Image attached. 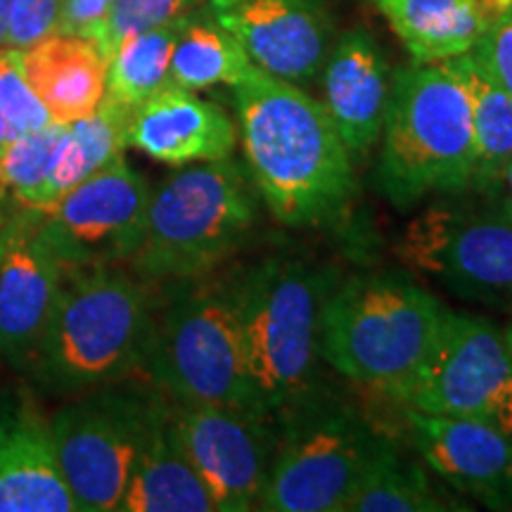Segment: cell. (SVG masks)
Returning a JSON list of instances; mask_svg holds the SVG:
<instances>
[{"label":"cell","instance_id":"cell-38","mask_svg":"<svg viewBox=\"0 0 512 512\" xmlns=\"http://www.w3.org/2000/svg\"><path fill=\"white\" fill-rule=\"evenodd\" d=\"M503 188H505V192H508V202L512 204V159H510V164H508V169H505V176H503Z\"/></svg>","mask_w":512,"mask_h":512},{"label":"cell","instance_id":"cell-7","mask_svg":"<svg viewBox=\"0 0 512 512\" xmlns=\"http://www.w3.org/2000/svg\"><path fill=\"white\" fill-rule=\"evenodd\" d=\"M446 306L411 278L356 275L320 313V358L339 375L389 394L430 351Z\"/></svg>","mask_w":512,"mask_h":512},{"label":"cell","instance_id":"cell-24","mask_svg":"<svg viewBox=\"0 0 512 512\" xmlns=\"http://www.w3.org/2000/svg\"><path fill=\"white\" fill-rule=\"evenodd\" d=\"M470 95L477 164L472 188L501 195L503 176L512 159V95L491 79L470 53L446 60Z\"/></svg>","mask_w":512,"mask_h":512},{"label":"cell","instance_id":"cell-34","mask_svg":"<svg viewBox=\"0 0 512 512\" xmlns=\"http://www.w3.org/2000/svg\"><path fill=\"white\" fill-rule=\"evenodd\" d=\"M477 5L482 8L486 19H489V24L494 22V19L512 12V0H477Z\"/></svg>","mask_w":512,"mask_h":512},{"label":"cell","instance_id":"cell-37","mask_svg":"<svg viewBox=\"0 0 512 512\" xmlns=\"http://www.w3.org/2000/svg\"><path fill=\"white\" fill-rule=\"evenodd\" d=\"M15 136H17L15 128L8 126V124H5L3 119H0V150H3V147L8 145V140H10V138H15Z\"/></svg>","mask_w":512,"mask_h":512},{"label":"cell","instance_id":"cell-5","mask_svg":"<svg viewBox=\"0 0 512 512\" xmlns=\"http://www.w3.org/2000/svg\"><path fill=\"white\" fill-rule=\"evenodd\" d=\"M256 195L230 157L178 166L152 190L143 238L126 268L155 285L216 271L256 223Z\"/></svg>","mask_w":512,"mask_h":512},{"label":"cell","instance_id":"cell-14","mask_svg":"<svg viewBox=\"0 0 512 512\" xmlns=\"http://www.w3.org/2000/svg\"><path fill=\"white\" fill-rule=\"evenodd\" d=\"M64 264L41 233L36 209L19 207L0 245V361L27 375L60 297Z\"/></svg>","mask_w":512,"mask_h":512},{"label":"cell","instance_id":"cell-16","mask_svg":"<svg viewBox=\"0 0 512 512\" xmlns=\"http://www.w3.org/2000/svg\"><path fill=\"white\" fill-rule=\"evenodd\" d=\"M79 512L57 460L50 415L27 384L0 389V512Z\"/></svg>","mask_w":512,"mask_h":512},{"label":"cell","instance_id":"cell-3","mask_svg":"<svg viewBox=\"0 0 512 512\" xmlns=\"http://www.w3.org/2000/svg\"><path fill=\"white\" fill-rule=\"evenodd\" d=\"M375 181L396 207L472 188L477 164L470 95L448 62L399 69L389 83Z\"/></svg>","mask_w":512,"mask_h":512},{"label":"cell","instance_id":"cell-29","mask_svg":"<svg viewBox=\"0 0 512 512\" xmlns=\"http://www.w3.org/2000/svg\"><path fill=\"white\" fill-rule=\"evenodd\" d=\"M197 3L200 0H112L105 15L83 36L91 38L110 62L112 53L126 38L181 19Z\"/></svg>","mask_w":512,"mask_h":512},{"label":"cell","instance_id":"cell-12","mask_svg":"<svg viewBox=\"0 0 512 512\" xmlns=\"http://www.w3.org/2000/svg\"><path fill=\"white\" fill-rule=\"evenodd\" d=\"M150 185L124 155L83 178L48 209L41 233L69 268L126 266L143 238Z\"/></svg>","mask_w":512,"mask_h":512},{"label":"cell","instance_id":"cell-31","mask_svg":"<svg viewBox=\"0 0 512 512\" xmlns=\"http://www.w3.org/2000/svg\"><path fill=\"white\" fill-rule=\"evenodd\" d=\"M62 10L64 0H15L3 48L27 50L60 34Z\"/></svg>","mask_w":512,"mask_h":512},{"label":"cell","instance_id":"cell-39","mask_svg":"<svg viewBox=\"0 0 512 512\" xmlns=\"http://www.w3.org/2000/svg\"><path fill=\"white\" fill-rule=\"evenodd\" d=\"M505 342H508V351H510V358H512V325H508V328H505Z\"/></svg>","mask_w":512,"mask_h":512},{"label":"cell","instance_id":"cell-19","mask_svg":"<svg viewBox=\"0 0 512 512\" xmlns=\"http://www.w3.org/2000/svg\"><path fill=\"white\" fill-rule=\"evenodd\" d=\"M325 110L351 155H363L382 136L389 100L387 62L375 38L347 31L323 64Z\"/></svg>","mask_w":512,"mask_h":512},{"label":"cell","instance_id":"cell-8","mask_svg":"<svg viewBox=\"0 0 512 512\" xmlns=\"http://www.w3.org/2000/svg\"><path fill=\"white\" fill-rule=\"evenodd\" d=\"M273 425V463L256 503L266 512H344L387 441L351 403L318 387L283 408Z\"/></svg>","mask_w":512,"mask_h":512},{"label":"cell","instance_id":"cell-28","mask_svg":"<svg viewBox=\"0 0 512 512\" xmlns=\"http://www.w3.org/2000/svg\"><path fill=\"white\" fill-rule=\"evenodd\" d=\"M67 124H53L38 131L17 133L0 150V188L17 207L38 209L50 166Z\"/></svg>","mask_w":512,"mask_h":512},{"label":"cell","instance_id":"cell-18","mask_svg":"<svg viewBox=\"0 0 512 512\" xmlns=\"http://www.w3.org/2000/svg\"><path fill=\"white\" fill-rule=\"evenodd\" d=\"M235 143L233 119L219 105L174 83L138 105L128 121V147L176 169L226 159Z\"/></svg>","mask_w":512,"mask_h":512},{"label":"cell","instance_id":"cell-21","mask_svg":"<svg viewBox=\"0 0 512 512\" xmlns=\"http://www.w3.org/2000/svg\"><path fill=\"white\" fill-rule=\"evenodd\" d=\"M207 486L178 439L171 401L136 460L117 512H211Z\"/></svg>","mask_w":512,"mask_h":512},{"label":"cell","instance_id":"cell-26","mask_svg":"<svg viewBox=\"0 0 512 512\" xmlns=\"http://www.w3.org/2000/svg\"><path fill=\"white\" fill-rule=\"evenodd\" d=\"M252 69L245 48L214 19L202 22L188 17L171 55L169 83L188 91L238 86Z\"/></svg>","mask_w":512,"mask_h":512},{"label":"cell","instance_id":"cell-30","mask_svg":"<svg viewBox=\"0 0 512 512\" xmlns=\"http://www.w3.org/2000/svg\"><path fill=\"white\" fill-rule=\"evenodd\" d=\"M0 119L17 133L38 131L53 124L19 67V50L0 48Z\"/></svg>","mask_w":512,"mask_h":512},{"label":"cell","instance_id":"cell-10","mask_svg":"<svg viewBox=\"0 0 512 512\" xmlns=\"http://www.w3.org/2000/svg\"><path fill=\"white\" fill-rule=\"evenodd\" d=\"M387 396L401 408L482 420L512 439V358L489 318L446 309L430 351Z\"/></svg>","mask_w":512,"mask_h":512},{"label":"cell","instance_id":"cell-17","mask_svg":"<svg viewBox=\"0 0 512 512\" xmlns=\"http://www.w3.org/2000/svg\"><path fill=\"white\" fill-rule=\"evenodd\" d=\"M413 446L437 475L489 510H512V439L482 420L403 408Z\"/></svg>","mask_w":512,"mask_h":512},{"label":"cell","instance_id":"cell-35","mask_svg":"<svg viewBox=\"0 0 512 512\" xmlns=\"http://www.w3.org/2000/svg\"><path fill=\"white\" fill-rule=\"evenodd\" d=\"M19 207L15 202L10 200L8 195H5V190L0 188V245H3V235H5V228H8V223L12 219V214H15Z\"/></svg>","mask_w":512,"mask_h":512},{"label":"cell","instance_id":"cell-25","mask_svg":"<svg viewBox=\"0 0 512 512\" xmlns=\"http://www.w3.org/2000/svg\"><path fill=\"white\" fill-rule=\"evenodd\" d=\"M467 510L446 491H439L420 465L403 460L396 446L384 441L344 512H446Z\"/></svg>","mask_w":512,"mask_h":512},{"label":"cell","instance_id":"cell-6","mask_svg":"<svg viewBox=\"0 0 512 512\" xmlns=\"http://www.w3.org/2000/svg\"><path fill=\"white\" fill-rule=\"evenodd\" d=\"M235 278L254 408L275 420L316 387L320 313L335 275L306 261L266 259Z\"/></svg>","mask_w":512,"mask_h":512},{"label":"cell","instance_id":"cell-2","mask_svg":"<svg viewBox=\"0 0 512 512\" xmlns=\"http://www.w3.org/2000/svg\"><path fill=\"white\" fill-rule=\"evenodd\" d=\"M159 285L126 266H64L60 297L27 377L38 392L74 396L143 373Z\"/></svg>","mask_w":512,"mask_h":512},{"label":"cell","instance_id":"cell-20","mask_svg":"<svg viewBox=\"0 0 512 512\" xmlns=\"http://www.w3.org/2000/svg\"><path fill=\"white\" fill-rule=\"evenodd\" d=\"M19 67L57 124H74L105 100L107 57L86 36H48L36 46L19 50Z\"/></svg>","mask_w":512,"mask_h":512},{"label":"cell","instance_id":"cell-27","mask_svg":"<svg viewBox=\"0 0 512 512\" xmlns=\"http://www.w3.org/2000/svg\"><path fill=\"white\" fill-rule=\"evenodd\" d=\"M185 19L188 15L126 38L114 50L107 62V100L117 102L126 110H136L147 98L169 86L171 55L185 27Z\"/></svg>","mask_w":512,"mask_h":512},{"label":"cell","instance_id":"cell-13","mask_svg":"<svg viewBox=\"0 0 512 512\" xmlns=\"http://www.w3.org/2000/svg\"><path fill=\"white\" fill-rule=\"evenodd\" d=\"M171 415L216 512L256 510L273 463V420L245 408L174 399Z\"/></svg>","mask_w":512,"mask_h":512},{"label":"cell","instance_id":"cell-33","mask_svg":"<svg viewBox=\"0 0 512 512\" xmlns=\"http://www.w3.org/2000/svg\"><path fill=\"white\" fill-rule=\"evenodd\" d=\"M112 0H64L60 34L83 36L98 19L105 15Z\"/></svg>","mask_w":512,"mask_h":512},{"label":"cell","instance_id":"cell-1","mask_svg":"<svg viewBox=\"0 0 512 512\" xmlns=\"http://www.w3.org/2000/svg\"><path fill=\"white\" fill-rule=\"evenodd\" d=\"M233 88L249 176L275 221L309 228L342 214L354 166L325 105L256 67Z\"/></svg>","mask_w":512,"mask_h":512},{"label":"cell","instance_id":"cell-23","mask_svg":"<svg viewBox=\"0 0 512 512\" xmlns=\"http://www.w3.org/2000/svg\"><path fill=\"white\" fill-rule=\"evenodd\" d=\"M133 110L102 100L100 107L88 117L67 124L64 136L57 145L53 166L41 195V209L55 204L64 192L79 185L95 171L110 164L114 157L124 155L128 147V121Z\"/></svg>","mask_w":512,"mask_h":512},{"label":"cell","instance_id":"cell-11","mask_svg":"<svg viewBox=\"0 0 512 512\" xmlns=\"http://www.w3.org/2000/svg\"><path fill=\"white\" fill-rule=\"evenodd\" d=\"M401 259L482 304L512 299V204H437L408 226Z\"/></svg>","mask_w":512,"mask_h":512},{"label":"cell","instance_id":"cell-4","mask_svg":"<svg viewBox=\"0 0 512 512\" xmlns=\"http://www.w3.org/2000/svg\"><path fill=\"white\" fill-rule=\"evenodd\" d=\"M143 375L174 401L219 403L256 413L235 273L214 278L211 271L159 285Z\"/></svg>","mask_w":512,"mask_h":512},{"label":"cell","instance_id":"cell-15","mask_svg":"<svg viewBox=\"0 0 512 512\" xmlns=\"http://www.w3.org/2000/svg\"><path fill=\"white\" fill-rule=\"evenodd\" d=\"M209 17L275 79L311 81L328 60L332 27L320 0H209Z\"/></svg>","mask_w":512,"mask_h":512},{"label":"cell","instance_id":"cell-36","mask_svg":"<svg viewBox=\"0 0 512 512\" xmlns=\"http://www.w3.org/2000/svg\"><path fill=\"white\" fill-rule=\"evenodd\" d=\"M12 5H15V0H0V48L5 46V36H8Z\"/></svg>","mask_w":512,"mask_h":512},{"label":"cell","instance_id":"cell-32","mask_svg":"<svg viewBox=\"0 0 512 512\" xmlns=\"http://www.w3.org/2000/svg\"><path fill=\"white\" fill-rule=\"evenodd\" d=\"M475 62L512 95V12L494 19L470 50Z\"/></svg>","mask_w":512,"mask_h":512},{"label":"cell","instance_id":"cell-9","mask_svg":"<svg viewBox=\"0 0 512 512\" xmlns=\"http://www.w3.org/2000/svg\"><path fill=\"white\" fill-rule=\"evenodd\" d=\"M171 396L143 373L69 396L50 413L57 460L79 512H117Z\"/></svg>","mask_w":512,"mask_h":512},{"label":"cell","instance_id":"cell-22","mask_svg":"<svg viewBox=\"0 0 512 512\" xmlns=\"http://www.w3.org/2000/svg\"><path fill=\"white\" fill-rule=\"evenodd\" d=\"M375 8L420 64L470 53L489 27L477 0H375Z\"/></svg>","mask_w":512,"mask_h":512}]
</instances>
